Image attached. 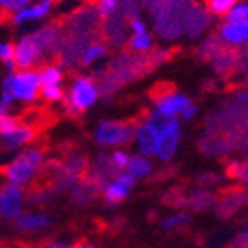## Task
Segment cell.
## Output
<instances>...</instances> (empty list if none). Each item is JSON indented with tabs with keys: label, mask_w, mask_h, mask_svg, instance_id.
Listing matches in <instances>:
<instances>
[{
	"label": "cell",
	"mask_w": 248,
	"mask_h": 248,
	"mask_svg": "<svg viewBox=\"0 0 248 248\" xmlns=\"http://www.w3.org/2000/svg\"><path fill=\"white\" fill-rule=\"evenodd\" d=\"M13 50L11 42H0V62L13 61Z\"/></svg>",
	"instance_id": "cell-36"
},
{
	"label": "cell",
	"mask_w": 248,
	"mask_h": 248,
	"mask_svg": "<svg viewBox=\"0 0 248 248\" xmlns=\"http://www.w3.org/2000/svg\"><path fill=\"white\" fill-rule=\"evenodd\" d=\"M222 19L234 21V23H243V21H248V4L247 2H238L234 7H231V11H229Z\"/></svg>",
	"instance_id": "cell-30"
},
{
	"label": "cell",
	"mask_w": 248,
	"mask_h": 248,
	"mask_svg": "<svg viewBox=\"0 0 248 248\" xmlns=\"http://www.w3.org/2000/svg\"><path fill=\"white\" fill-rule=\"evenodd\" d=\"M128 46L132 49V52H137L144 56V54H149L155 49V37L153 33L149 31V28L141 30V31H132L130 37H128Z\"/></svg>",
	"instance_id": "cell-24"
},
{
	"label": "cell",
	"mask_w": 248,
	"mask_h": 248,
	"mask_svg": "<svg viewBox=\"0 0 248 248\" xmlns=\"http://www.w3.org/2000/svg\"><path fill=\"white\" fill-rule=\"evenodd\" d=\"M7 2H9V0H0V13H4V9H5V5H7Z\"/></svg>",
	"instance_id": "cell-41"
},
{
	"label": "cell",
	"mask_w": 248,
	"mask_h": 248,
	"mask_svg": "<svg viewBox=\"0 0 248 248\" xmlns=\"http://www.w3.org/2000/svg\"><path fill=\"white\" fill-rule=\"evenodd\" d=\"M128 158H130V153L128 151H125L124 148L120 149H113L111 153H109V160H111L113 167L116 169V172L120 174V172H124L125 165H127Z\"/></svg>",
	"instance_id": "cell-31"
},
{
	"label": "cell",
	"mask_w": 248,
	"mask_h": 248,
	"mask_svg": "<svg viewBox=\"0 0 248 248\" xmlns=\"http://www.w3.org/2000/svg\"><path fill=\"white\" fill-rule=\"evenodd\" d=\"M31 2H35V0H9L7 5H5V9H4V13L11 16V14L17 13V11H21V9L28 7Z\"/></svg>",
	"instance_id": "cell-35"
},
{
	"label": "cell",
	"mask_w": 248,
	"mask_h": 248,
	"mask_svg": "<svg viewBox=\"0 0 248 248\" xmlns=\"http://www.w3.org/2000/svg\"><path fill=\"white\" fill-rule=\"evenodd\" d=\"M193 2L195 0H149L146 13L161 42L170 44L184 37V14Z\"/></svg>",
	"instance_id": "cell-2"
},
{
	"label": "cell",
	"mask_w": 248,
	"mask_h": 248,
	"mask_svg": "<svg viewBox=\"0 0 248 248\" xmlns=\"http://www.w3.org/2000/svg\"><path fill=\"white\" fill-rule=\"evenodd\" d=\"M247 203V191L243 187H234L229 189L228 193H224L217 202H215V214L222 217V219H229L236 212L240 210Z\"/></svg>",
	"instance_id": "cell-18"
},
{
	"label": "cell",
	"mask_w": 248,
	"mask_h": 248,
	"mask_svg": "<svg viewBox=\"0 0 248 248\" xmlns=\"http://www.w3.org/2000/svg\"><path fill=\"white\" fill-rule=\"evenodd\" d=\"M99 37L103 42L111 49H122L127 46L130 31H128V19L124 17L120 13L109 19L101 21Z\"/></svg>",
	"instance_id": "cell-11"
},
{
	"label": "cell",
	"mask_w": 248,
	"mask_h": 248,
	"mask_svg": "<svg viewBox=\"0 0 248 248\" xmlns=\"http://www.w3.org/2000/svg\"><path fill=\"white\" fill-rule=\"evenodd\" d=\"M134 137V125L130 122H120V120H104L97 124L94 128L92 139L95 144L101 148L109 149H120L125 148L132 142Z\"/></svg>",
	"instance_id": "cell-7"
},
{
	"label": "cell",
	"mask_w": 248,
	"mask_h": 248,
	"mask_svg": "<svg viewBox=\"0 0 248 248\" xmlns=\"http://www.w3.org/2000/svg\"><path fill=\"white\" fill-rule=\"evenodd\" d=\"M37 132L31 125L26 124H17L14 128H11L9 132L2 134L0 136V146L5 149V151H16V149L28 148L31 142L35 141Z\"/></svg>",
	"instance_id": "cell-17"
},
{
	"label": "cell",
	"mask_w": 248,
	"mask_h": 248,
	"mask_svg": "<svg viewBox=\"0 0 248 248\" xmlns=\"http://www.w3.org/2000/svg\"><path fill=\"white\" fill-rule=\"evenodd\" d=\"M215 195H212L210 191H195V193H191L186 200H184V207L191 208V210L195 212H207L210 208L215 207Z\"/></svg>",
	"instance_id": "cell-26"
},
{
	"label": "cell",
	"mask_w": 248,
	"mask_h": 248,
	"mask_svg": "<svg viewBox=\"0 0 248 248\" xmlns=\"http://www.w3.org/2000/svg\"><path fill=\"white\" fill-rule=\"evenodd\" d=\"M224 49H226V47H224V44L219 40V37H217L215 33L214 35H205V37L200 40L198 49H196V59L210 62L212 59H214L215 56Z\"/></svg>",
	"instance_id": "cell-23"
},
{
	"label": "cell",
	"mask_w": 248,
	"mask_h": 248,
	"mask_svg": "<svg viewBox=\"0 0 248 248\" xmlns=\"http://www.w3.org/2000/svg\"><path fill=\"white\" fill-rule=\"evenodd\" d=\"M38 80L42 85H62L64 82V68L59 62H47L38 70Z\"/></svg>",
	"instance_id": "cell-25"
},
{
	"label": "cell",
	"mask_w": 248,
	"mask_h": 248,
	"mask_svg": "<svg viewBox=\"0 0 248 248\" xmlns=\"http://www.w3.org/2000/svg\"><path fill=\"white\" fill-rule=\"evenodd\" d=\"M101 189L103 187L99 184H95L94 181H91L89 177L83 175L73 187H71V203L77 205V207H87L94 202L97 196H99Z\"/></svg>",
	"instance_id": "cell-19"
},
{
	"label": "cell",
	"mask_w": 248,
	"mask_h": 248,
	"mask_svg": "<svg viewBox=\"0 0 248 248\" xmlns=\"http://www.w3.org/2000/svg\"><path fill=\"white\" fill-rule=\"evenodd\" d=\"M124 172L130 175L132 179H136V181L146 179L153 172V161H151V158H146L142 155H130Z\"/></svg>",
	"instance_id": "cell-22"
},
{
	"label": "cell",
	"mask_w": 248,
	"mask_h": 248,
	"mask_svg": "<svg viewBox=\"0 0 248 248\" xmlns=\"http://www.w3.org/2000/svg\"><path fill=\"white\" fill-rule=\"evenodd\" d=\"M52 219L50 215L42 214V212H31V214H21L14 224L19 231L25 232H33V231H40V229H46L50 226Z\"/></svg>",
	"instance_id": "cell-21"
},
{
	"label": "cell",
	"mask_w": 248,
	"mask_h": 248,
	"mask_svg": "<svg viewBox=\"0 0 248 248\" xmlns=\"http://www.w3.org/2000/svg\"><path fill=\"white\" fill-rule=\"evenodd\" d=\"M191 103L193 101L189 99V95L174 91V89H165L163 92L156 94L155 108L151 111H155L161 118H179Z\"/></svg>",
	"instance_id": "cell-10"
},
{
	"label": "cell",
	"mask_w": 248,
	"mask_h": 248,
	"mask_svg": "<svg viewBox=\"0 0 248 248\" xmlns=\"http://www.w3.org/2000/svg\"><path fill=\"white\" fill-rule=\"evenodd\" d=\"M189 222V215L187 214H175V215H170L167 217L163 222H161V228L170 231V229H177V228H182V226H186Z\"/></svg>",
	"instance_id": "cell-32"
},
{
	"label": "cell",
	"mask_w": 248,
	"mask_h": 248,
	"mask_svg": "<svg viewBox=\"0 0 248 248\" xmlns=\"http://www.w3.org/2000/svg\"><path fill=\"white\" fill-rule=\"evenodd\" d=\"M228 174L236 181H241V184H245L247 182V161L243 160L241 163L240 161H232L228 169Z\"/></svg>",
	"instance_id": "cell-33"
},
{
	"label": "cell",
	"mask_w": 248,
	"mask_h": 248,
	"mask_svg": "<svg viewBox=\"0 0 248 248\" xmlns=\"http://www.w3.org/2000/svg\"><path fill=\"white\" fill-rule=\"evenodd\" d=\"M46 153L44 149L37 146H30L16 155L7 165L2 169V174L7 179L9 184H14L17 187H28L35 181L38 174L44 169Z\"/></svg>",
	"instance_id": "cell-4"
},
{
	"label": "cell",
	"mask_w": 248,
	"mask_h": 248,
	"mask_svg": "<svg viewBox=\"0 0 248 248\" xmlns=\"http://www.w3.org/2000/svg\"><path fill=\"white\" fill-rule=\"evenodd\" d=\"M25 193L14 184H5L0 187V217L5 220H16L23 214Z\"/></svg>",
	"instance_id": "cell-13"
},
{
	"label": "cell",
	"mask_w": 248,
	"mask_h": 248,
	"mask_svg": "<svg viewBox=\"0 0 248 248\" xmlns=\"http://www.w3.org/2000/svg\"><path fill=\"white\" fill-rule=\"evenodd\" d=\"M44 248H95L92 243H89V241L82 240L78 241V243H75V245H64V243H49L46 245Z\"/></svg>",
	"instance_id": "cell-38"
},
{
	"label": "cell",
	"mask_w": 248,
	"mask_h": 248,
	"mask_svg": "<svg viewBox=\"0 0 248 248\" xmlns=\"http://www.w3.org/2000/svg\"><path fill=\"white\" fill-rule=\"evenodd\" d=\"M132 142L136 144L137 155H142L146 158L155 156L158 142V125L153 116L146 115L137 125H134V137Z\"/></svg>",
	"instance_id": "cell-9"
},
{
	"label": "cell",
	"mask_w": 248,
	"mask_h": 248,
	"mask_svg": "<svg viewBox=\"0 0 248 248\" xmlns=\"http://www.w3.org/2000/svg\"><path fill=\"white\" fill-rule=\"evenodd\" d=\"M17 124H19V120H17V116H14L13 113H7V115L0 116V136L9 132V130L16 127Z\"/></svg>",
	"instance_id": "cell-34"
},
{
	"label": "cell",
	"mask_w": 248,
	"mask_h": 248,
	"mask_svg": "<svg viewBox=\"0 0 248 248\" xmlns=\"http://www.w3.org/2000/svg\"><path fill=\"white\" fill-rule=\"evenodd\" d=\"M240 0H205V7L214 17H224Z\"/></svg>",
	"instance_id": "cell-28"
},
{
	"label": "cell",
	"mask_w": 248,
	"mask_h": 248,
	"mask_svg": "<svg viewBox=\"0 0 248 248\" xmlns=\"http://www.w3.org/2000/svg\"><path fill=\"white\" fill-rule=\"evenodd\" d=\"M92 7H94L95 14L99 16V19L104 21L120 13V0H95Z\"/></svg>",
	"instance_id": "cell-27"
},
{
	"label": "cell",
	"mask_w": 248,
	"mask_h": 248,
	"mask_svg": "<svg viewBox=\"0 0 248 248\" xmlns=\"http://www.w3.org/2000/svg\"><path fill=\"white\" fill-rule=\"evenodd\" d=\"M228 248H247V231L241 232V234L238 236Z\"/></svg>",
	"instance_id": "cell-40"
},
{
	"label": "cell",
	"mask_w": 248,
	"mask_h": 248,
	"mask_svg": "<svg viewBox=\"0 0 248 248\" xmlns=\"http://www.w3.org/2000/svg\"><path fill=\"white\" fill-rule=\"evenodd\" d=\"M198 111H200V108H198V104H195V103H191L189 106L182 111V115L179 116L181 120H184V122H191V120H195L196 116H198Z\"/></svg>",
	"instance_id": "cell-37"
},
{
	"label": "cell",
	"mask_w": 248,
	"mask_h": 248,
	"mask_svg": "<svg viewBox=\"0 0 248 248\" xmlns=\"http://www.w3.org/2000/svg\"><path fill=\"white\" fill-rule=\"evenodd\" d=\"M54 5L56 4H54L52 0H35L28 7L11 14V23H13L14 26H25V25H30V23L44 21L52 14Z\"/></svg>",
	"instance_id": "cell-15"
},
{
	"label": "cell",
	"mask_w": 248,
	"mask_h": 248,
	"mask_svg": "<svg viewBox=\"0 0 248 248\" xmlns=\"http://www.w3.org/2000/svg\"><path fill=\"white\" fill-rule=\"evenodd\" d=\"M40 97L47 103H62L64 99V87L62 85H42Z\"/></svg>",
	"instance_id": "cell-29"
},
{
	"label": "cell",
	"mask_w": 248,
	"mask_h": 248,
	"mask_svg": "<svg viewBox=\"0 0 248 248\" xmlns=\"http://www.w3.org/2000/svg\"><path fill=\"white\" fill-rule=\"evenodd\" d=\"M101 97L99 85L91 75H75L68 91H64L62 108L71 116H78L91 109Z\"/></svg>",
	"instance_id": "cell-5"
},
{
	"label": "cell",
	"mask_w": 248,
	"mask_h": 248,
	"mask_svg": "<svg viewBox=\"0 0 248 248\" xmlns=\"http://www.w3.org/2000/svg\"><path fill=\"white\" fill-rule=\"evenodd\" d=\"M219 182L220 177L217 174H207L198 177V184H202V186H214V184H219Z\"/></svg>",
	"instance_id": "cell-39"
},
{
	"label": "cell",
	"mask_w": 248,
	"mask_h": 248,
	"mask_svg": "<svg viewBox=\"0 0 248 248\" xmlns=\"http://www.w3.org/2000/svg\"><path fill=\"white\" fill-rule=\"evenodd\" d=\"M62 40V26L50 23L30 31L13 44L16 70H35L50 58H58Z\"/></svg>",
	"instance_id": "cell-1"
},
{
	"label": "cell",
	"mask_w": 248,
	"mask_h": 248,
	"mask_svg": "<svg viewBox=\"0 0 248 248\" xmlns=\"http://www.w3.org/2000/svg\"><path fill=\"white\" fill-rule=\"evenodd\" d=\"M212 70L222 78L231 77L232 73H240L247 68V49H229L226 47L210 61Z\"/></svg>",
	"instance_id": "cell-12"
},
{
	"label": "cell",
	"mask_w": 248,
	"mask_h": 248,
	"mask_svg": "<svg viewBox=\"0 0 248 248\" xmlns=\"http://www.w3.org/2000/svg\"><path fill=\"white\" fill-rule=\"evenodd\" d=\"M212 25L214 16L208 13L205 4L195 0L184 14V37L189 40H202L205 35H208Z\"/></svg>",
	"instance_id": "cell-8"
},
{
	"label": "cell",
	"mask_w": 248,
	"mask_h": 248,
	"mask_svg": "<svg viewBox=\"0 0 248 248\" xmlns=\"http://www.w3.org/2000/svg\"><path fill=\"white\" fill-rule=\"evenodd\" d=\"M108 50H109V47L104 44L103 38H101V37L94 38V40L89 42L87 47L83 49L82 56H80L78 64H80V66H83V68L95 66L97 62H101L103 59H106Z\"/></svg>",
	"instance_id": "cell-20"
},
{
	"label": "cell",
	"mask_w": 248,
	"mask_h": 248,
	"mask_svg": "<svg viewBox=\"0 0 248 248\" xmlns=\"http://www.w3.org/2000/svg\"><path fill=\"white\" fill-rule=\"evenodd\" d=\"M40 97V80L37 70H16L2 80L0 104L13 109L16 103L31 104Z\"/></svg>",
	"instance_id": "cell-3"
},
{
	"label": "cell",
	"mask_w": 248,
	"mask_h": 248,
	"mask_svg": "<svg viewBox=\"0 0 248 248\" xmlns=\"http://www.w3.org/2000/svg\"><path fill=\"white\" fill-rule=\"evenodd\" d=\"M149 115L156 120L158 125V142L155 158L161 163H169L177 155V149L182 141V124L179 118H161L155 111Z\"/></svg>",
	"instance_id": "cell-6"
},
{
	"label": "cell",
	"mask_w": 248,
	"mask_h": 248,
	"mask_svg": "<svg viewBox=\"0 0 248 248\" xmlns=\"http://www.w3.org/2000/svg\"><path fill=\"white\" fill-rule=\"evenodd\" d=\"M217 37L224 44V47L229 49H245L248 42V21L243 23H234V21H226L220 23L217 28Z\"/></svg>",
	"instance_id": "cell-14"
},
{
	"label": "cell",
	"mask_w": 248,
	"mask_h": 248,
	"mask_svg": "<svg viewBox=\"0 0 248 248\" xmlns=\"http://www.w3.org/2000/svg\"><path fill=\"white\" fill-rule=\"evenodd\" d=\"M136 179H132L128 174L120 172V174H116L111 181H108L103 186V189H101L103 198L108 203H111V205H118V203L125 202L128 198L132 187L136 186Z\"/></svg>",
	"instance_id": "cell-16"
}]
</instances>
